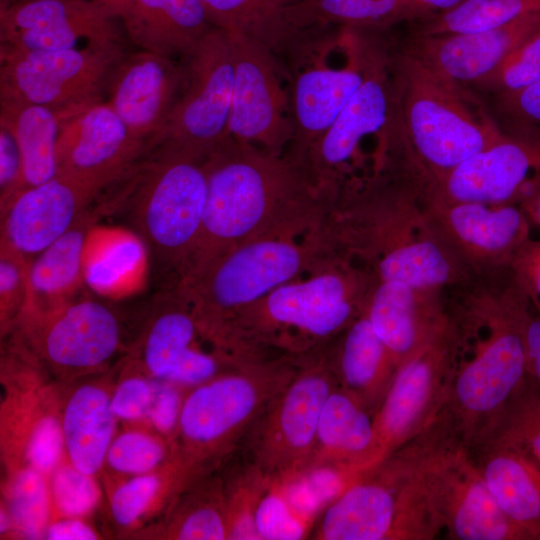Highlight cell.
Returning <instances> with one entry per match:
<instances>
[{
	"label": "cell",
	"mask_w": 540,
	"mask_h": 540,
	"mask_svg": "<svg viewBox=\"0 0 540 540\" xmlns=\"http://www.w3.org/2000/svg\"><path fill=\"white\" fill-rule=\"evenodd\" d=\"M371 36L366 32L361 84L328 130L297 163L327 197L337 195L343 171L365 137L378 133L388 136L395 132L389 51Z\"/></svg>",
	"instance_id": "4fadbf2b"
},
{
	"label": "cell",
	"mask_w": 540,
	"mask_h": 540,
	"mask_svg": "<svg viewBox=\"0 0 540 540\" xmlns=\"http://www.w3.org/2000/svg\"><path fill=\"white\" fill-rule=\"evenodd\" d=\"M105 212L103 202L95 208L89 207L65 234L31 261L29 302L20 322L51 313L76 299L85 284L87 237Z\"/></svg>",
	"instance_id": "484cf974"
},
{
	"label": "cell",
	"mask_w": 540,
	"mask_h": 540,
	"mask_svg": "<svg viewBox=\"0 0 540 540\" xmlns=\"http://www.w3.org/2000/svg\"><path fill=\"white\" fill-rule=\"evenodd\" d=\"M226 33L234 71L228 137L282 155L293 134L287 75L266 48Z\"/></svg>",
	"instance_id": "9a60e30c"
},
{
	"label": "cell",
	"mask_w": 540,
	"mask_h": 540,
	"mask_svg": "<svg viewBox=\"0 0 540 540\" xmlns=\"http://www.w3.org/2000/svg\"><path fill=\"white\" fill-rule=\"evenodd\" d=\"M204 162L181 153L151 152L115 184L107 200L109 212L125 210L164 282L162 289L179 285L192 266L206 204Z\"/></svg>",
	"instance_id": "3957f363"
},
{
	"label": "cell",
	"mask_w": 540,
	"mask_h": 540,
	"mask_svg": "<svg viewBox=\"0 0 540 540\" xmlns=\"http://www.w3.org/2000/svg\"><path fill=\"white\" fill-rule=\"evenodd\" d=\"M120 18L93 0H26L0 11V55L124 43Z\"/></svg>",
	"instance_id": "ac0fdd59"
},
{
	"label": "cell",
	"mask_w": 540,
	"mask_h": 540,
	"mask_svg": "<svg viewBox=\"0 0 540 540\" xmlns=\"http://www.w3.org/2000/svg\"><path fill=\"white\" fill-rule=\"evenodd\" d=\"M486 440L511 447L540 466V386L529 375L481 442Z\"/></svg>",
	"instance_id": "60d3db41"
},
{
	"label": "cell",
	"mask_w": 540,
	"mask_h": 540,
	"mask_svg": "<svg viewBox=\"0 0 540 540\" xmlns=\"http://www.w3.org/2000/svg\"><path fill=\"white\" fill-rule=\"evenodd\" d=\"M17 327L35 357L65 377L99 371L121 343L116 314L90 298H76L51 313L24 319Z\"/></svg>",
	"instance_id": "2e32d148"
},
{
	"label": "cell",
	"mask_w": 540,
	"mask_h": 540,
	"mask_svg": "<svg viewBox=\"0 0 540 540\" xmlns=\"http://www.w3.org/2000/svg\"><path fill=\"white\" fill-rule=\"evenodd\" d=\"M172 457L161 435L131 429L115 435L105 464L115 473L132 477L155 471Z\"/></svg>",
	"instance_id": "f6af8a7d"
},
{
	"label": "cell",
	"mask_w": 540,
	"mask_h": 540,
	"mask_svg": "<svg viewBox=\"0 0 540 540\" xmlns=\"http://www.w3.org/2000/svg\"><path fill=\"white\" fill-rule=\"evenodd\" d=\"M121 21L134 45L173 59L188 56L214 28L200 0H134Z\"/></svg>",
	"instance_id": "4316f807"
},
{
	"label": "cell",
	"mask_w": 540,
	"mask_h": 540,
	"mask_svg": "<svg viewBox=\"0 0 540 540\" xmlns=\"http://www.w3.org/2000/svg\"><path fill=\"white\" fill-rule=\"evenodd\" d=\"M204 165L205 211L186 277L247 240L281 231L306 233L327 221L331 201L285 154L227 137Z\"/></svg>",
	"instance_id": "6da1fadb"
},
{
	"label": "cell",
	"mask_w": 540,
	"mask_h": 540,
	"mask_svg": "<svg viewBox=\"0 0 540 540\" xmlns=\"http://www.w3.org/2000/svg\"><path fill=\"white\" fill-rule=\"evenodd\" d=\"M432 13H441L454 9L468 0H414Z\"/></svg>",
	"instance_id": "91938a15"
},
{
	"label": "cell",
	"mask_w": 540,
	"mask_h": 540,
	"mask_svg": "<svg viewBox=\"0 0 540 540\" xmlns=\"http://www.w3.org/2000/svg\"><path fill=\"white\" fill-rule=\"evenodd\" d=\"M525 348L528 375L540 386V314L527 320Z\"/></svg>",
	"instance_id": "6f0895ef"
},
{
	"label": "cell",
	"mask_w": 540,
	"mask_h": 540,
	"mask_svg": "<svg viewBox=\"0 0 540 540\" xmlns=\"http://www.w3.org/2000/svg\"><path fill=\"white\" fill-rule=\"evenodd\" d=\"M338 254L236 311L215 334L216 342L256 358L269 348L290 357L320 349L363 312L368 296Z\"/></svg>",
	"instance_id": "7a4b0ae2"
},
{
	"label": "cell",
	"mask_w": 540,
	"mask_h": 540,
	"mask_svg": "<svg viewBox=\"0 0 540 540\" xmlns=\"http://www.w3.org/2000/svg\"><path fill=\"white\" fill-rule=\"evenodd\" d=\"M262 540H296L310 535L314 522L292 502L279 477H273L256 513Z\"/></svg>",
	"instance_id": "bcb514c9"
},
{
	"label": "cell",
	"mask_w": 540,
	"mask_h": 540,
	"mask_svg": "<svg viewBox=\"0 0 540 540\" xmlns=\"http://www.w3.org/2000/svg\"><path fill=\"white\" fill-rule=\"evenodd\" d=\"M364 312L398 367L447 322L423 311L415 290L397 281L379 280L367 296Z\"/></svg>",
	"instance_id": "4dcf8cb0"
},
{
	"label": "cell",
	"mask_w": 540,
	"mask_h": 540,
	"mask_svg": "<svg viewBox=\"0 0 540 540\" xmlns=\"http://www.w3.org/2000/svg\"><path fill=\"white\" fill-rule=\"evenodd\" d=\"M540 176V139L504 135L440 177L451 203H511Z\"/></svg>",
	"instance_id": "ffe728a7"
},
{
	"label": "cell",
	"mask_w": 540,
	"mask_h": 540,
	"mask_svg": "<svg viewBox=\"0 0 540 540\" xmlns=\"http://www.w3.org/2000/svg\"><path fill=\"white\" fill-rule=\"evenodd\" d=\"M188 478L175 456L159 469L132 476L119 484L110 497L113 520L122 529L140 525L167 496L186 488Z\"/></svg>",
	"instance_id": "8d00e7d4"
},
{
	"label": "cell",
	"mask_w": 540,
	"mask_h": 540,
	"mask_svg": "<svg viewBox=\"0 0 540 540\" xmlns=\"http://www.w3.org/2000/svg\"><path fill=\"white\" fill-rule=\"evenodd\" d=\"M145 154L146 144L101 101L64 124L57 147V174L98 197L124 178Z\"/></svg>",
	"instance_id": "d6986e66"
},
{
	"label": "cell",
	"mask_w": 540,
	"mask_h": 540,
	"mask_svg": "<svg viewBox=\"0 0 540 540\" xmlns=\"http://www.w3.org/2000/svg\"><path fill=\"white\" fill-rule=\"evenodd\" d=\"M339 336L335 352L328 356L338 386L374 416L399 367L364 310Z\"/></svg>",
	"instance_id": "83f0119b"
},
{
	"label": "cell",
	"mask_w": 540,
	"mask_h": 540,
	"mask_svg": "<svg viewBox=\"0 0 540 540\" xmlns=\"http://www.w3.org/2000/svg\"><path fill=\"white\" fill-rule=\"evenodd\" d=\"M30 263L25 256L1 240L0 313L4 332L17 326L27 309Z\"/></svg>",
	"instance_id": "c3c4849f"
},
{
	"label": "cell",
	"mask_w": 540,
	"mask_h": 540,
	"mask_svg": "<svg viewBox=\"0 0 540 540\" xmlns=\"http://www.w3.org/2000/svg\"><path fill=\"white\" fill-rule=\"evenodd\" d=\"M20 432L21 466L31 467L47 477L64 460L65 444L58 414L48 404H36ZM18 444V443H17Z\"/></svg>",
	"instance_id": "7bdbcfd3"
},
{
	"label": "cell",
	"mask_w": 540,
	"mask_h": 540,
	"mask_svg": "<svg viewBox=\"0 0 540 540\" xmlns=\"http://www.w3.org/2000/svg\"><path fill=\"white\" fill-rule=\"evenodd\" d=\"M432 15L414 0H306L301 22L305 31L322 34L331 26L375 31Z\"/></svg>",
	"instance_id": "d590c367"
},
{
	"label": "cell",
	"mask_w": 540,
	"mask_h": 540,
	"mask_svg": "<svg viewBox=\"0 0 540 540\" xmlns=\"http://www.w3.org/2000/svg\"><path fill=\"white\" fill-rule=\"evenodd\" d=\"M49 540H95L101 538L84 518L59 516L50 521L44 535Z\"/></svg>",
	"instance_id": "9f6ffc18"
},
{
	"label": "cell",
	"mask_w": 540,
	"mask_h": 540,
	"mask_svg": "<svg viewBox=\"0 0 540 540\" xmlns=\"http://www.w3.org/2000/svg\"><path fill=\"white\" fill-rule=\"evenodd\" d=\"M343 29L346 59L342 66L323 61L331 39L328 34L289 76L293 134L284 154L296 163L332 125L363 79L366 32Z\"/></svg>",
	"instance_id": "e0dca14e"
},
{
	"label": "cell",
	"mask_w": 540,
	"mask_h": 540,
	"mask_svg": "<svg viewBox=\"0 0 540 540\" xmlns=\"http://www.w3.org/2000/svg\"><path fill=\"white\" fill-rule=\"evenodd\" d=\"M210 23L226 32L242 34L266 48L287 77L318 46L322 35L304 30L306 0H200Z\"/></svg>",
	"instance_id": "603a6c76"
},
{
	"label": "cell",
	"mask_w": 540,
	"mask_h": 540,
	"mask_svg": "<svg viewBox=\"0 0 540 540\" xmlns=\"http://www.w3.org/2000/svg\"><path fill=\"white\" fill-rule=\"evenodd\" d=\"M183 72V63L141 50L125 55L109 79L106 103L146 148L169 116Z\"/></svg>",
	"instance_id": "44dd1931"
},
{
	"label": "cell",
	"mask_w": 540,
	"mask_h": 540,
	"mask_svg": "<svg viewBox=\"0 0 540 540\" xmlns=\"http://www.w3.org/2000/svg\"><path fill=\"white\" fill-rule=\"evenodd\" d=\"M529 301L517 286L496 313L484 315V336L466 344L456 331L451 385L433 421L452 442L468 451L489 433L526 379L525 327Z\"/></svg>",
	"instance_id": "277c9868"
},
{
	"label": "cell",
	"mask_w": 540,
	"mask_h": 540,
	"mask_svg": "<svg viewBox=\"0 0 540 540\" xmlns=\"http://www.w3.org/2000/svg\"><path fill=\"white\" fill-rule=\"evenodd\" d=\"M26 187L23 159L16 137L0 124V209L6 212Z\"/></svg>",
	"instance_id": "816d5d0a"
},
{
	"label": "cell",
	"mask_w": 540,
	"mask_h": 540,
	"mask_svg": "<svg viewBox=\"0 0 540 540\" xmlns=\"http://www.w3.org/2000/svg\"><path fill=\"white\" fill-rule=\"evenodd\" d=\"M540 81V33L513 52L496 70L476 82L496 91L500 96L510 95Z\"/></svg>",
	"instance_id": "681fc988"
},
{
	"label": "cell",
	"mask_w": 540,
	"mask_h": 540,
	"mask_svg": "<svg viewBox=\"0 0 540 540\" xmlns=\"http://www.w3.org/2000/svg\"><path fill=\"white\" fill-rule=\"evenodd\" d=\"M501 98L515 120V133L540 139V81Z\"/></svg>",
	"instance_id": "f5cc1de1"
},
{
	"label": "cell",
	"mask_w": 540,
	"mask_h": 540,
	"mask_svg": "<svg viewBox=\"0 0 540 540\" xmlns=\"http://www.w3.org/2000/svg\"><path fill=\"white\" fill-rule=\"evenodd\" d=\"M377 274L380 281H397L416 291L448 282L452 266L438 245L421 240L384 252L377 264Z\"/></svg>",
	"instance_id": "f35d334b"
},
{
	"label": "cell",
	"mask_w": 540,
	"mask_h": 540,
	"mask_svg": "<svg viewBox=\"0 0 540 540\" xmlns=\"http://www.w3.org/2000/svg\"><path fill=\"white\" fill-rule=\"evenodd\" d=\"M521 200L522 209L528 219L540 226V177L536 179L528 194Z\"/></svg>",
	"instance_id": "680465c9"
},
{
	"label": "cell",
	"mask_w": 540,
	"mask_h": 540,
	"mask_svg": "<svg viewBox=\"0 0 540 540\" xmlns=\"http://www.w3.org/2000/svg\"><path fill=\"white\" fill-rule=\"evenodd\" d=\"M96 198L57 174L16 197L1 215V240L32 261L65 234Z\"/></svg>",
	"instance_id": "cb8c5ba5"
},
{
	"label": "cell",
	"mask_w": 540,
	"mask_h": 540,
	"mask_svg": "<svg viewBox=\"0 0 540 540\" xmlns=\"http://www.w3.org/2000/svg\"><path fill=\"white\" fill-rule=\"evenodd\" d=\"M374 442L373 415L336 386L324 403L312 453L301 469L330 467L359 479L374 467Z\"/></svg>",
	"instance_id": "d4e9b609"
},
{
	"label": "cell",
	"mask_w": 540,
	"mask_h": 540,
	"mask_svg": "<svg viewBox=\"0 0 540 540\" xmlns=\"http://www.w3.org/2000/svg\"><path fill=\"white\" fill-rule=\"evenodd\" d=\"M124 43L0 55V95L43 105L67 123L101 102Z\"/></svg>",
	"instance_id": "8fae6325"
},
{
	"label": "cell",
	"mask_w": 540,
	"mask_h": 540,
	"mask_svg": "<svg viewBox=\"0 0 540 540\" xmlns=\"http://www.w3.org/2000/svg\"><path fill=\"white\" fill-rule=\"evenodd\" d=\"M180 388L158 380L156 394L146 419L161 436L176 435L183 403Z\"/></svg>",
	"instance_id": "db71d44e"
},
{
	"label": "cell",
	"mask_w": 540,
	"mask_h": 540,
	"mask_svg": "<svg viewBox=\"0 0 540 540\" xmlns=\"http://www.w3.org/2000/svg\"><path fill=\"white\" fill-rule=\"evenodd\" d=\"M419 436L426 483L451 540H521L528 534L501 510L467 449L430 424Z\"/></svg>",
	"instance_id": "7c38bea8"
},
{
	"label": "cell",
	"mask_w": 540,
	"mask_h": 540,
	"mask_svg": "<svg viewBox=\"0 0 540 540\" xmlns=\"http://www.w3.org/2000/svg\"><path fill=\"white\" fill-rule=\"evenodd\" d=\"M517 285L540 310V241L528 240L511 262Z\"/></svg>",
	"instance_id": "11a10c76"
},
{
	"label": "cell",
	"mask_w": 540,
	"mask_h": 540,
	"mask_svg": "<svg viewBox=\"0 0 540 540\" xmlns=\"http://www.w3.org/2000/svg\"><path fill=\"white\" fill-rule=\"evenodd\" d=\"M26 0H0V11L5 10L6 8Z\"/></svg>",
	"instance_id": "6125c7cd"
},
{
	"label": "cell",
	"mask_w": 540,
	"mask_h": 540,
	"mask_svg": "<svg viewBox=\"0 0 540 540\" xmlns=\"http://www.w3.org/2000/svg\"><path fill=\"white\" fill-rule=\"evenodd\" d=\"M540 33V13L491 29L463 34L416 36L405 50L458 84L478 82Z\"/></svg>",
	"instance_id": "7402d4cb"
},
{
	"label": "cell",
	"mask_w": 540,
	"mask_h": 540,
	"mask_svg": "<svg viewBox=\"0 0 540 540\" xmlns=\"http://www.w3.org/2000/svg\"><path fill=\"white\" fill-rule=\"evenodd\" d=\"M338 386L320 349L300 356L293 378L273 398L245 436V461L271 477L303 468L312 453L324 403Z\"/></svg>",
	"instance_id": "30bf717a"
},
{
	"label": "cell",
	"mask_w": 540,
	"mask_h": 540,
	"mask_svg": "<svg viewBox=\"0 0 540 540\" xmlns=\"http://www.w3.org/2000/svg\"><path fill=\"white\" fill-rule=\"evenodd\" d=\"M457 337L447 322L403 362L373 416L374 467L420 435L435 420L452 381Z\"/></svg>",
	"instance_id": "5bb4252c"
},
{
	"label": "cell",
	"mask_w": 540,
	"mask_h": 540,
	"mask_svg": "<svg viewBox=\"0 0 540 540\" xmlns=\"http://www.w3.org/2000/svg\"><path fill=\"white\" fill-rule=\"evenodd\" d=\"M272 479L245 461L244 468L224 485L228 539H261L256 527V513Z\"/></svg>",
	"instance_id": "ee69618b"
},
{
	"label": "cell",
	"mask_w": 540,
	"mask_h": 540,
	"mask_svg": "<svg viewBox=\"0 0 540 540\" xmlns=\"http://www.w3.org/2000/svg\"><path fill=\"white\" fill-rule=\"evenodd\" d=\"M52 506L59 516L84 518L101 499L95 475L84 473L66 458L48 476Z\"/></svg>",
	"instance_id": "7dc6e473"
},
{
	"label": "cell",
	"mask_w": 540,
	"mask_h": 540,
	"mask_svg": "<svg viewBox=\"0 0 540 540\" xmlns=\"http://www.w3.org/2000/svg\"><path fill=\"white\" fill-rule=\"evenodd\" d=\"M158 380L147 375L123 377L111 393V407L118 419L139 421L146 419L153 403Z\"/></svg>",
	"instance_id": "f907efd6"
},
{
	"label": "cell",
	"mask_w": 540,
	"mask_h": 540,
	"mask_svg": "<svg viewBox=\"0 0 540 540\" xmlns=\"http://www.w3.org/2000/svg\"><path fill=\"white\" fill-rule=\"evenodd\" d=\"M389 62L396 125L440 177L504 136L464 85L439 75L407 50L389 52Z\"/></svg>",
	"instance_id": "52a82bcc"
},
{
	"label": "cell",
	"mask_w": 540,
	"mask_h": 540,
	"mask_svg": "<svg viewBox=\"0 0 540 540\" xmlns=\"http://www.w3.org/2000/svg\"><path fill=\"white\" fill-rule=\"evenodd\" d=\"M468 452L501 510L530 539L540 538V466L519 451L489 440Z\"/></svg>",
	"instance_id": "f1b7e54d"
},
{
	"label": "cell",
	"mask_w": 540,
	"mask_h": 540,
	"mask_svg": "<svg viewBox=\"0 0 540 540\" xmlns=\"http://www.w3.org/2000/svg\"><path fill=\"white\" fill-rule=\"evenodd\" d=\"M147 253L136 233L95 224L85 245V284L105 295L132 291L140 285L148 266Z\"/></svg>",
	"instance_id": "836d02e7"
},
{
	"label": "cell",
	"mask_w": 540,
	"mask_h": 540,
	"mask_svg": "<svg viewBox=\"0 0 540 540\" xmlns=\"http://www.w3.org/2000/svg\"><path fill=\"white\" fill-rule=\"evenodd\" d=\"M336 252L327 223L306 233L273 232L230 248L179 285L192 303L202 336L210 340L236 311Z\"/></svg>",
	"instance_id": "5b68a950"
},
{
	"label": "cell",
	"mask_w": 540,
	"mask_h": 540,
	"mask_svg": "<svg viewBox=\"0 0 540 540\" xmlns=\"http://www.w3.org/2000/svg\"><path fill=\"white\" fill-rule=\"evenodd\" d=\"M163 537L180 540L228 539L224 485L220 480L187 495L167 523Z\"/></svg>",
	"instance_id": "b9f144b4"
},
{
	"label": "cell",
	"mask_w": 540,
	"mask_h": 540,
	"mask_svg": "<svg viewBox=\"0 0 540 540\" xmlns=\"http://www.w3.org/2000/svg\"><path fill=\"white\" fill-rule=\"evenodd\" d=\"M0 107V124L12 131L20 148L26 187L55 177L62 117L49 107L4 95Z\"/></svg>",
	"instance_id": "e575fe53"
},
{
	"label": "cell",
	"mask_w": 540,
	"mask_h": 540,
	"mask_svg": "<svg viewBox=\"0 0 540 540\" xmlns=\"http://www.w3.org/2000/svg\"><path fill=\"white\" fill-rule=\"evenodd\" d=\"M111 393L97 383L76 387L61 411L65 458L78 470L96 475L105 465L115 437Z\"/></svg>",
	"instance_id": "f546056e"
},
{
	"label": "cell",
	"mask_w": 540,
	"mask_h": 540,
	"mask_svg": "<svg viewBox=\"0 0 540 540\" xmlns=\"http://www.w3.org/2000/svg\"><path fill=\"white\" fill-rule=\"evenodd\" d=\"M197 336H202L199 323L184 290L179 285L162 289L138 349L141 369L167 381Z\"/></svg>",
	"instance_id": "1f68e13d"
},
{
	"label": "cell",
	"mask_w": 540,
	"mask_h": 540,
	"mask_svg": "<svg viewBox=\"0 0 540 540\" xmlns=\"http://www.w3.org/2000/svg\"><path fill=\"white\" fill-rule=\"evenodd\" d=\"M108 7L120 20L134 0H93Z\"/></svg>",
	"instance_id": "94428289"
},
{
	"label": "cell",
	"mask_w": 540,
	"mask_h": 540,
	"mask_svg": "<svg viewBox=\"0 0 540 540\" xmlns=\"http://www.w3.org/2000/svg\"><path fill=\"white\" fill-rule=\"evenodd\" d=\"M442 534L417 436L332 500L310 536L318 540H433Z\"/></svg>",
	"instance_id": "8992f818"
},
{
	"label": "cell",
	"mask_w": 540,
	"mask_h": 540,
	"mask_svg": "<svg viewBox=\"0 0 540 540\" xmlns=\"http://www.w3.org/2000/svg\"><path fill=\"white\" fill-rule=\"evenodd\" d=\"M48 477L28 466L13 469L5 489L12 530L29 539L44 538L50 523L52 501Z\"/></svg>",
	"instance_id": "ab89813d"
},
{
	"label": "cell",
	"mask_w": 540,
	"mask_h": 540,
	"mask_svg": "<svg viewBox=\"0 0 540 540\" xmlns=\"http://www.w3.org/2000/svg\"><path fill=\"white\" fill-rule=\"evenodd\" d=\"M448 230L463 246L483 256L513 261L529 240V219L511 203H452L446 210Z\"/></svg>",
	"instance_id": "d6a6232c"
},
{
	"label": "cell",
	"mask_w": 540,
	"mask_h": 540,
	"mask_svg": "<svg viewBox=\"0 0 540 540\" xmlns=\"http://www.w3.org/2000/svg\"><path fill=\"white\" fill-rule=\"evenodd\" d=\"M540 13V0H468L423 20L417 36L479 32Z\"/></svg>",
	"instance_id": "74e56055"
},
{
	"label": "cell",
	"mask_w": 540,
	"mask_h": 540,
	"mask_svg": "<svg viewBox=\"0 0 540 540\" xmlns=\"http://www.w3.org/2000/svg\"><path fill=\"white\" fill-rule=\"evenodd\" d=\"M183 68L179 94L146 154L168 151L205 160L228 137L234 71L226 31L210 30L183 58Z\"/></svg>",
	"instance_id": "9c48e42d"
},
{
	"label": "cell",
	"mask_w": 540,
	"mask_h": 540,
	"mask_svg": "<svg viewBox=\"0 0 540 540\" xmlns=\"http://www.w3.org/2000/svg\"><path fill=\"white\" fill-rule=\"evenodd\" d=\"M298 367L299 358L294 357L249 360L191 388L183 399L174 454L190 480L242 445Z\"/></svg>",
	"instance_id": "ba28073f"
}]
</instances>
